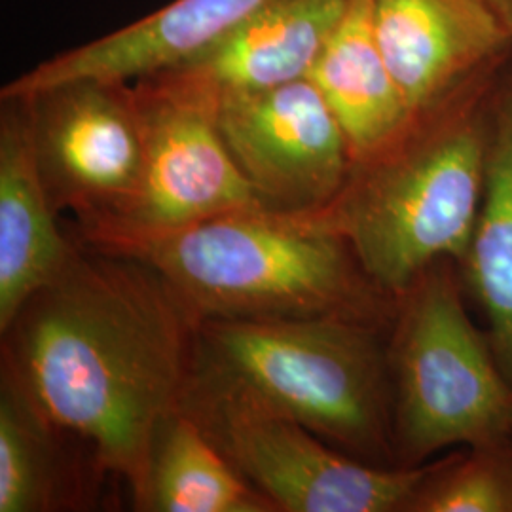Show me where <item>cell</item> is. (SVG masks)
I'll return each instance as SVG.
<instances>
[{"label":"cell","mask_w":512,"mask_h":512,"mask_svg":"<svg viewBox=\"0 0 512 512\" xmlns=\"http://www.w3.org/2000/svg\"><path fill=\"white\" fill-rule=\"evenodd\" d=\"M196 332L198 319L150 266L76 249L2 332V368L128 484L137 509L156 433L192 376Z\"/></svg>","instance_id":"6da1fadb"},{"label":"cell","mask_w":512,"mask_h":512,"mask_svg":"<svg viewBox=\"0 0 512 512\" xmlns=\"http://www.w3.org/2000/svg\"><path fill=\"white\" fill-rule=\"evenodd\" d=\"M84 239L150 266L198 323L351 319L361 298L351 245L321 211L247 209L177 230Z\"/></svg>","instance_id":"7a4b0ae2"},{"label":"cell","mask_w":512,"mask_h":512,"mask_svg":"<svg viewBox=\"0 0 512 512\" xmlns=\"http://www.w3.org/2000/svg\"><path fill=\"white\" fill-rule=\"evenodd\" d=\"M488 143L476 122L444 118L433 105L391 145L355 162L346 188L321 213L372 283L401 293L437 258L471 249Z\"/></svg>","instance_id":"3957f363"},{"label":"cell","mask_w":512,"mask_h":512,"mask_svg":"<svg viewBox=\"0 0 512 512\" xmlns=\"http://www.w3.org/2000/svg\"><path fill=\"white\" fill-rule=\"evenodd\" d=\"M190 382L351 448L382 431L376 348L346 317L203 319Z\"/></svg>","instance_id":"277c9868"},{"label":"cell","mask_w":512,"mask_h":512,"mask_svg":"<svg viewBox=\"0 0 512 512\" xmlns=\"http://www.w3.org/2000/svg\"><path fill=\"white\" fill-rule=\"evenodd\" d=\"M133 86L145 135L141 181L120 209L80 222L82 238L177 230L266 207L220 135L219 93L209 82L179 65Z\"/></svg>","instance_id":"5b68a950"},{"label":"cell","mask_w":512,"mask_h":512,"mask_svg":"<svg viewBox=\"0 0 512 512\" xmlns=\"http://www.w3.org/2000/svg\"><path fill=\"white\" fill-rule=\"evenodd\" d=\"M181 408L277 512L397 511L431 473L346 458L298 421L190 380Z\"/></svg>","instance_id":"8992f818"},{"label":"cell","mask_w":512,"mask_h":512,"mask_svg":"<svg viewBox=\"0 0 512 512\" xmlns=\"http://www.w3.org/2000/svg\"><path fill=\"white\" fill-rule=\"evenodd\" d=\"M397 365L399 431L414 456L488 439L509 421V391L444 281L412 300Z\"/></svg>","instance_id":"52a82bcc"},{"label":"cell","mask_w":512,"mask_h":512,"mask_svg":"<svg viewBox=\"0 0 512 512\" xmlns=\"http://www.w3.org/2000/svg\"><path fill=\"white\" fill-rule=\"evenodd\" d=\"M38 171L57 213L78 222L120 209L137 190L145 135L133 82L82 76L21 95Z\"/></svg>","instance_id":"ba28073f"},{"label":"cell","mask_w":512,"mask_h":512,"mask_svg":"<svg viewBox=\"0 0 512 512\" xmlns=\"http://www.w3.org/2000/svg\"><path fill=\"white\" fill-rule=\"evenodd\" d=\"M219 128L241 173L274 211L327 209L355 165L344 129L308 78L219 93Z\"/></svg>","instance_id":"9c48e42d"},{"label":"cell","mask_w":512,"mask_h":512,"mask_svg":"<svg viewBox=\"0 0 512 512\" xmlns=\"http://www.w3.org/2000/svg\"><path fill=\"white\" fill-rule=\"evenodd\" d=\"M370 12L414 116L512 50L488 0H370Z\"/></svg>","instance_id":"30bf717a"},{"label":"cell","mask_w":512,"mask_h":512,"mask_svg":"<svg viewBox=\"0 0 512 512\" xmlns=\"http://www.w3.org/2000/svg\"><path fill=\"white\" fill-rule=\"evenodd\" d=\"M268 0H173L105 37L38 63L0 97H21L65 80L97 76L135 82L177 67L253 16Z\"/></svg>","instance_id":"8fae6325"},{"label":"cell","mask_w":512,"mask_h":512,"mask_svg":"<svg viewBox=\"0 0 512 512\" xmlns=\"http://www.w3.org/2000/svg\"><path fill=\"white\" fill-rule=\"evenodd\" d=\"M0 332L54 283L74 249L38 171L23 99L0 97Z\"/></svg>","instance_id":"7c38bea8"},{"label":"cell","mask_w":512,"mask_h":512,"mask_svg":"<svg viewBox=\"0 0 512 512\" xmlns=\"http://www.w3.org/2000/svg\"><path fill=\"white\" fill-rule=\"evenodd\" d=\"M349 4L351 0H268L181 67L202 76L217 93L255 92L304 80Z\"/></svg>","instance_id":"4fadbf2b"},{"label":"cell","mask_w":512,"mask_h":512,"mask_svg":"<svg viewBox=\"0 0 512 512\" xmlns=\"http://www.w3.org/2000/svg\"><path fill=\"white\" fill-rule=\"evenodd\" d=\"M308 80L344 129L355 162L391 145L414 118L378 44L370 0H351Z\"/></svg>","instance_id":"5bb4252c"},{"label":"cell","mask_w":512,"mask_h":512,"mask_svg":"<svg viewBox=\"0 0 512 512\" xmlns=\"http://www.w3.org/2000/svg\"><path fill=\"white\" fill-rule=\"evenodd\" d=\"M137 511L277 512L181 406L156 433Z\"/></svg>","instance_id":"9a60e30c"},{"label":"cell","mask_w":512,"mask_h":512,"mask_svg":"<svg viewBox=\"0 0 512 512\" xmlns=\"http://www.w3.org/2000/svg\"><path fill=\"white\" fill-rule=\"evenodd\" d=\"M59 435L65 433L2 368L0 512H50L69 503Z\"/></svg>","instance_id":"2e32d148"},{"label":"cell","mask_w":512,"mask_h":512,"mask_svg":"<svg viewBox=\"0 0 512 512\" xmlns=\"http://www.w3.org/2000/svg\"><path fill=\"white\" fill-rule=\"evenodd\" d=\"M476 289L503 359L512 366V95L488 143L484 200L471 243Z\"/></svg>","instance_id":"e0dca14e"},{"label":"cell","mask_w":512,"mask_h":512,"mask_svg":"<svg viewBox=\"0 0 512 512\" xmlns=\"http://www.w3.org/2000/svg\"><path fill=\"white\" fill-rule=\"evenodd\" d=\"M410 505L425 512H499L509 509V497L497 476L476 469L444 480L435 490H420Z\"/></svg>","instance_id":"ac0fdd59"},{"label":"cell","mask_w":512,"mask_h":512,"mask_svg":"<svg viewBox=\"0 0 512 512\" xmlns=\"http://www.w3.org/2000/svg\"><path fill=\"white\" fill-rule=\"evenodd\" d=\"M512 44V0H488Z\"/></svg>","instance_id":"d6986e66"}]
</instances>
